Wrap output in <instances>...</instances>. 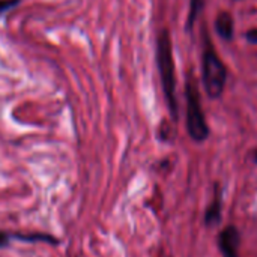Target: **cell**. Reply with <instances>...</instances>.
I'll return each mask as SVG.
<instances>
[{"label":"cell","instance_id":"4","mask_svg":"<svg viewBox=\"0 0 257 257\" xmlns=\"http://www.w3.org/2000/svg\"><path fill=\"white\" fill-rule=\"evenodd\" d=\"M239 232L229 226L226 227L221 233H220V238H218V247H220V251L223 253L224 257H238V250H239Z\"/></svg>","mask_w":257,"mask_h":257},{"label":"cell","instance_id":"8","mask_svg":"<svg viewBox=\"0 0 257 257\" xmlns=\"http://www.w3.org/2000/svg\"><path fill=\"white\" fill-rule=\"evenodd\" d=\"M218 218H220V203L215 202V205H214L212 208H209V211H208V214H206V221L211 224V223H214V221L218 220Z\"/></svg>","mask_w":257,"mask_h":257},{"label":"cell","instance_id":"11","mask_svg":"<svg viewBox=\"0 0 257 257\" xmlns=\"http://www.w3.org/2000/svg\"><path fill=\"white\" fill-rule=\"evenodd\" d=\"M245 38H247L250 42L257 44V29H251L250 32H247V33H245Z\"/></svg>","mask_w":257,"mask_h":257},{"label":"cell","instance_id":"9","mask_svg":"<svg viewBox=\"0 0 257 257\" xmlns=\"http://www.w3.org/2000/svg\"><path fill=\"white\" fill-rule=\"evenodd\" d=\"M18 3H20V0H0V15L14 9Z\"/></svg>","mask_w":257,"mask_h":257},{"label":"cell","instance_id":"3","mask_svg":"<svg viewBox=\"0 0 257 257\" xmlns=\"http://www.w3.org/2000/svg\"><path fill=\"white\" fill-rule=\"evenodd\" d=\"M187 93V130L193 140L203 142L209 136V128L205 119V113L202 110L200 96L196 83L190 78L185 87Z\"/></svg>","mask_w":257,"mask_h":257},{"label":"cell","instance_id":"5","mask_svg":"<svg viewBox=\"0 0 257 257\" xmlns=\"http://www.w3.org/2000/svg\"><path fill=\"white\" fill-rule=\"evenodd\" d=\"M215 29L217 33L223 38V39H232L233 36V18L229 12H220L217 20H215Z\"/></svg>","mask_w":257,"mask_h":257},{"label":"cell","instance_id":"2","mask_svg":"<svg viewBox=\"0 0 257 257\" xmlns=\"http://www.w3.org/2000/svg\"><path fill=\"white\" fill-rule=\"evenodd\" d=\"M202 80L203 87L211 98H218L226 87L227 72L226 66L223 65L221 59L212 48V45H208L203 53V63H202Z\"/></svg>","mask_w":257,"mask_h":257},{"label":"cell","instance_id":"6","mask_svg":"<svg viewBox=\"0 0 257 257\" xmlns=\"http://www.w3.org/2000/svg\"><path fill=\"white\" fill-rule=\"evenodd\" d=\"M12 238L26 241V242H50V244H59V239H56L51 235L47 233H30V235H12Z\"/></svg>","mask_w":257,"mask_h":257},{"label":"cell","instance_id":"7","mask_svg":"<svg viewBox=\"0 0 257 257\" xmlns=\"http://www.w3.org/2000/svg\"><path fill=\"white\" fill-rule=\"evenodd\" d=\"M202 9V0H191L190 2V12H188V20H187V26L188 29H191L200 14Z\"/></svg>","mask_w":257,"mask_h":257},{"label":"cell","instance_id":"1","mask_svg":"<svg viewBox=\"0 0 257 257\" xmlns=\"http://www.w3.org/2000/svg\"><path fill=\"white\" fill-rule=\"evenodd\" d=\"M157 63L161 78L163 92L172 113V117H178V102H176V78H175V62L172 51V41L167 30H163L157 42Z\"/></svg>","mask_w":257,"mask_h":257},{"label":"cell","instance_id":"12","mask_svg":"<svg viewBox=\"0 0 257 257\" xmlns=\"http://www.w3.org/2000/svg\"><path fill=\"white\" fill-rule=\"evenodd\" d=\"M254 160H256V161H257V152H256V155H254Z\"/></svg>","mask_w":257,"mask_h":257},{"label":"cell","instance_id":"10","mask_svg":"<svg viewBox=\"0 0 257 257\" xmlns=\"http://www.w3.org/2000/svg\"><path fill=\"white\" fill-rule=\"evenodd\" d=\"M11 241H12V235H9V233L0 230V250H2V248H6V247L9 245Z\"/></svg>","mask_w":257,"mask_h":257}]
</instances>
